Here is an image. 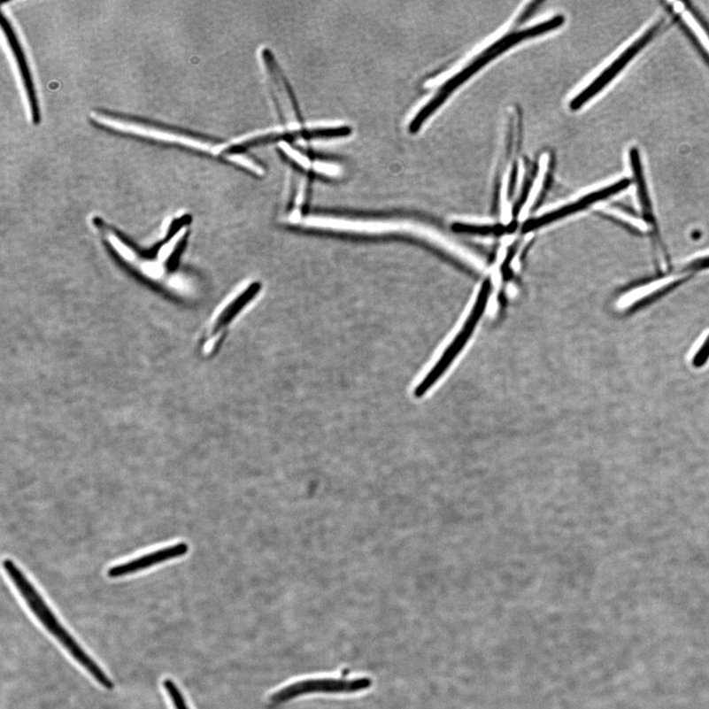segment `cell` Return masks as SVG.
<instances>
[{
    "label": "cell",
    "mask_w": 709,
    "mask_h": 709,
    "mask_svg": "<svg viewBox=\"0 0 709 709\" xmlns=\"http://www.w3.org/2000/svg\"><path fill=\"white\" fill-rule=\"evenodd\" d=\"M261 291V283L251 281L242 285L218 306L201 332L199 351L205 357L212 356L223 343L227 329Z\"/></svg>",
    "instance_id": "5"
},
{
    "label": "cell",
    "mask_w": 709,
    "mask_h": 709,
    "mask_svg": "<svg viewBox=\"0 0 709 709\" xmlns=\"http://www.w3.org/2000/svg\"><path fill=\"white\" fill-rule=\"evenodd\" d=\"M506 227L502 225H476L468 223H455L452 230L459 234L473 235H500L505 233Z\"/></svg>",
    "instance_id": "14"
},
{
    "label": "cell",
    "mask_w": 709,
    "mask_h": 709,
    "mask_svg": "<svg viewBox=\"0 0 709 709\" xmlns=\"http://www.w3.org/2000/svg\"><path fill=\"white\" fill-rule=\"evenodd\" d=\"M164 687L167 690L172 702L176 709H189L185 698H183L177 685L172 680H166Z\"/></svg>",
    "instance_id": "16"
},
{
    "label": "cell",
    "mask_w": 709,
    "mask_h": 709,
    "mask_svg": "<svg viewBox=\"0 0 709 709\" xmlns=\"http://www.w3.org/2000/svg\"><path fill=\"white\" fill-rule=\"evenodd\" d=\"M2 27L5 35V37L7 39V42L10 43L13 57L16 60L17 66H19V73L22 79L25 92L26 95H27V99L29 102L33 124L35 126H38L41 124V111L37 99L36 90H35V85L30 73V68L28 66L27 59H26L19 38H17L16 34L12 28V23L10 20L6 19L4 13H2Z\"/></svg>",
    "instance_id": "10"
},
{
    "label": "cell",
    "mask_w": 709,
    "mask_h": 709,
    "mask_svg": "<svg viewBox=\"0 0 709 709\" xmlns=\"http://www.w3.org/2000/svg\"><path fill=\"white\" fill-rule=\"evenodd\" d=\"M682 281H684V280H682V281L673 282L670 285L659 289V290L654 292L653 294L644 297L643 299H642L640 302H637L633 304L632 311L634 312L644 308L645 305L652 304L656 300L660 299L661 297L668 294L670 291L673 290V289L678 287V285Z\"/></svg>",
    "instance_id": "15"
},
{
    "label": "cell",
    "mask_w": 709,
    "mask_h": 709,
    "mask_svg": "<svg viewBox=\"0 0 709 709\" xmlns=\"http://www.w3.org/2000/svg\"><path fill=\"white\" fill-rule=\"evenodd\" d=\"M629 162L630 167H632L634 173V178L636 183L637 194L638 197H640L643 217L647 223L654 226L655 219L653 216L649 191H647L646 182L643 176L641 154L636 148L630 149Z\"/></svg>",
    "instance_id": "13"
},
{
    "label": "cell",
    "mask_w": 709,
    "mask_h": 709,
    "mask_svg": "<svg viewBox=\"0 0 709 709\" xmlns=\"http://www.w3.org/2000/svg\"><path fill=\"white\" fill-rule=\"evenodd\" d=\"M189 550L187 543H178L177 545L163 548L153 553L131 559L127 563L112 566L108 571V575L112 579H117V577L142 572L153 566L168 562L170 559L183 557L188 554Z\"/></svg>",
    "instance_id": "11"
},
{
    "label": "cell",
    "mask_w": 709,
    "mask_h": 709,
    "mask_svg": "<svg viewBox=\"0 0 709 709\" xmlns=\"http://www.w3.org/2000/svg\"><path fill=\"white\" fill-rule=\"evenodd\" d=\"M709 268V256L700 258L690 262L687 266L682 268L680 274L697 273V271Z\"/></svg>",
    "instance_id": "18"
},
{
    "label": "cell",
    "mask_w": 709,
    "mask_h": 709,
    "mask_svg": "<svg viewBox=\"0 0 709 709\" xmlns=\"http://www.w3.org/2000/svg\"><path fill=\"white\" fill-rule=\"evenodd\" d=\"M492 291L493 285L491 280H485L477 295L474 305H473L468 318L466 321L464 322L459 335L454 337L449 347L444 350L443 355L432 367L431 371L428 372L425 375V378L417 385L414 390V397L416 398L424 397L426 394L439 382L454 361L457 360V358L461 354L463 349L468 344L471 336L474 335L475 329L478 327V322L482 319L485 313L486 306Z\"/></svg>",
    "instance_id": "4"
},
{
    "label": "cell",
    "mask_w": 709,
    "mask_h": 709,
    "mask_svg": "<svg viewBox=\"0 0 709 709\" xmlns=\"http://www.w3.org/2000/svg\"><path fill=\"white\" fill-rule=\"evenodd\" d=\"M663 21H659L652 26V27L646 31L640 39H637L632 46L628 47L623 54H621L608 68L597 78L595 81L586 87L579 95L574 97L571 102V109L576 111L581 109L583 104L595 97L614 79L621 69L632 60L637 52H640L649 43L656 34L659 33Z\"/></svg>",
    "instance_id": "7"
},
{
    "label": "cell",
    "mask_w": 709,
    "mask_h": 709,
    "mask_svg": "<svg viewBox=\"0 0 709 709\" xmlns=\"http://www.w3.org/2000/svg\"><path fill=\"white\" fill-rule=\"evenodd\" d=\"M4 567L8 576L19 590L21 597L27 603L29 608L33 611L34 614L42 621V624L47 628L49 632L54 636L57 640L66 647V650L73 656V659L82 667L89 671L96 681L106 689H112L113 684L110 678L104 672L98 667L97 664L87 654L75 641L73 636L67 633V630L60 625L58 620L55 617L54 613L50 611L46 602L39 594L34 585L28 581L27 577L20 571L10 559H6L4 562Z\"/></svg>",
    "instance_id": "3"
},
{
    "label": "cell",
    "mask_w": 709,
    "mask_h": 709,
    "mask_svg": "<svg viewBox=\"0 0 709 709\" xmlns=\"http://www.w3.org/2000/svg\"><path fill=\"white\" fill-rule=\"evenodd\" d=\"M91 222L104 249L129 274L173 296L189 293V285L181 267L190 236V214L173 218L161 238L150 246H140L101 217L94 216Z\"/></svg>",
    "instance_id": "1"
},
{
    "label": "cell",
    "mask_w": 709,
    "mask_h": 709,
    "mask_svg": "<svg viewBox=\"0 0 709 709\" xmlns=\"http://www.w3.org/2000/svg\"><path fill=\"white\" fill-rule=\"evenodd\" d=\"M630 183H632V181L629 179L620 180L616 183H613V185L607 188L590 192V194L574 201L573 204L558 208L554 210V212H549L545 215L531 219V220L524 223L522 227V232L524 234H528L532 231H536L540 229L542 227L555 223L559 220H561V219L580 212L582 210H584L594 204L600 203V201L605 200L610 197L615 196L619 194V192L625 190L630 186Z\"/></svg>",
    "instance_id": "9"
},
{
    "label": "cell",
    "mask_w": 709,
    "mask_h": 709,
    "mask_svg": "<svg viewBox=\"0 0 709 709\" xmlns=\"http://www.w3.org/2000/svg\"><path fill=\"white\" fill-rule=\"evenodd\" d=\"M565 23V17L563 15H557L554 19L540 23L533 27L516 31L514 33L507 34L500 40L492 43L488 47L482 54H480L474 60L472 61L466 68L462 69L458 74L452 76L450 81H446L436 92L435 97L428 101L421 111H420L411 124L409 125L410 133L416 134L421 129L424 122L430 118L442 104L448 100L451 94L459 89V87L468 81V79L475 75L480 69H482L492 60L500 57L503 52L509 50L518 43L531 38L541 36L543 34L549 33L561 27Z\"/></svg>",
    "instance_id": "2"
},
{
    "label": "cell",
    "mask_w": 709,
    "mask_h": 709,
    "mask_svg": "<svg viewBox=\"0 0 709 709\" xmlns=\"http://www.w3.org/2000/svg\"><path fill=\"white\" fill-rule=\"evenodd\" d=\"M709 358V335L705 340L704 344L697 350L696 356L693 358V366L698 367L704 366Z\"/></svg>",
    "instance_id": "17"
},
{
    "label": "cell",
    "mask_w": 709,
    "mask_h": 709,
    "mask_svg": "<svg viewBox=\"0 0 709 709\" xmlns=\"http://www.w3.org/2000/svg\"><path fill=\"white\" fill-rule=\"evenodd\" d=\"M262 56H264L265 65L267 68L271 83H273L274 86L279 108L281 109L283 116L287 120L292 122V124H297V122H299V115H297L296 104L292 93L286 84L285 78H283V75L280 73L269 51H265Z\"/></svg>",
    "instance_id": "12"
},
{
    "label": "cell",
    "mask_w": 709,
    "mask_h": 709,
    "mask_svg": "<svg viewBox=\"0 0 709 709\" xmlns=\"http://www.w3.org/2000/svg\"><path fill=\"white\" fill-rule=\"evenodd\" d=\"M96 118H97V120L104 122V124L112 126L113 127L135 131V133L168 140H178V142L203 149L214 148L212 143H208L206 140L199 138L195 135L189 134L188 131L160 125L159 122L130 118L128 116L119 115V113L108 112H99L96 113Z\"/></svg>",
    "instance_id": "6"
},
{
    "label": "cell",
    "mask_w": 709,
    "mask_h": 709,
    "mask_svg": "<svg viewBox=\"0 0 709 709\" xmlns=\"http://www.w3.org/2000/svg\"><path fill=\"white\" fill-rule=\"evenodd\" d=\"M686 6H688V11L694 15L696 20L700 24V26H702V27L709 36V24L705 20V17L702 14H700V12L697 10H694L693 7H690V4H686Z\"/></svg>",
    "instance_id": "20"
},
{
    "label": "cell",
    "mask_w": 709,
    "mask_h": 709,
    "mask_svg": "<svg viewBox=\"0 0 709 709\" xmlns=\"http://www.w3.org/2000/svg\"><path fill=\"white\" fill-rule=\"evenodd\" d=\"M314 169L320 172L325 173L328 174H335L337 173V169L335 167H331L330 165L319 163L317 166H314Z\"/></svg>",
    "instance_id": "21"
},
{
    "label": "cell",
    "mask_w": 709,
    "mask_h": 709,
    "mask_svg": "<svg viewBox=\"0 0 709 709\" xmlns=\"http://www.w3.org/2000/svg\"><path fill=\"white\" fill-rule=\"evenodd\" d=\"M372 681L363 678L358 680H306L295 682V684L280 690L275 693L271 700L274 704L280 705L304 695L312 693H355L370 688Z\"/></svg>",
    "instance_id": "8"
},
{
    "label": "cell",
    "mask_w": 709,
    "mask_h": 709,
    "mask_svg": "<svg viewBox=\"0 0 709 709\" xmlns=\"http://www.w3.org/2000/svg\"><path fill=\"white\" fill-rule=\"evenodd\" d=\"M227 156H231L232 157L231 159H233L235 162H238L239 164L243 165V167H246V168L250 169V171L256 172L258 174H261L262 173H264V171H262V169L260 168V166H258L255 162L248 159L247 157H244V156H243V155H241L239 153H235V154H231V155H227Z\"/></svg>",
    "instance_id": "19"
}]
</instances>
